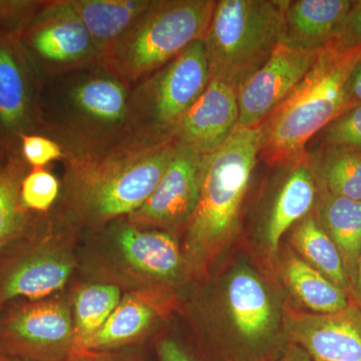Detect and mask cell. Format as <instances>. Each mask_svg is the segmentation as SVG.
I'll return each instance as SVG.
<instances>
[{"label":"cell","mask_w":361,"mask_h":361,"mask_svg":"<svg viewBox=\"0 0 361 361\" xmlns=\"http://www.w3.org/2000/svg\"><path fill=\"white\" fill-rule=\"evenodd\" d=\"M270 361H314L311 357L310 353L307 351L304 350L302 348L293 343V342H289L283 349H282L281 353L274 356L272 360Z\"/></svg>","instance_id":"obj_34"},{"label":"cell","mask_w":361,"mask_h":361,"mask_svg":"<svg viewBox=\"0 0 361 361\" xmlns=\"http://www.w3.org/2000/svg\"><path fill=\"white\" fill-rule=\"evenodd\" d=\"M61 193V182L44 168L30 169L20 186L21 205L30 213L49 214Z\"/></svg>","instance_id":"obj_28"},{"label":"cell","mask_w":361,"mask_h":361,"mask_svg":"<svg viewBox=\"0 0 361 361\" xmlns=\"http://www.w3.org/2000/svg\"><path fill=\"white\" fill-rule=\"evenodd\" d=\"M151 2L152 0H68L87 27L101 61Z\"/></svg>","instance_id":"obj_22"},{"label":"cell","mask_w":361,"mask_h":361,"mask_svg":"<svg viewBox=\"0 0 361 361\" xmlns=\"http://www.w3.org/2000/svg\"><path fill=\"white\" fill-rule=\"evenodd\" d=\"M66 361H123L120 357L111 355L110 351H77Z\"/></svg>","instance_id":"obj_36"},{"label":"cell","mask_w":361,"mask_h":361,"mask_svg":"<svg viewBox=\"0 0 361 361\" xmlns=\"http://www.w3.org/2000/svg\"><path fill=\"white\" fill-rule=\"evenodd\" d=\"M224 302L235 337L250 350L267 348L279 329L280 316L267 286L248 267L233 271L226 282Z\"/></svg>","instance_id":"obj_15"},{"label":"cell","mask_w":361,"mask_h":361,"mask_svg":"<svg viewBox=\"0 0 361 361\" xmlns=\"http://www.w3.org/2000/svg\"><path fill=\"white\" fill-rule=\"evenodd\" d=\"M291 244L299 257L322 273L350 296L351 286L341 252L331 238L310 214L293 227Z\"/></svg>","instance_id":"obj_25"},{"label":"cell","mask_w":361,"mask_h":361,"mask_svg":"<svg viewBox=\"0 0 361 361\" xmlns=\"http://www.w3.org/2000/svg\"><path fill=\"white\" fill-rule=\"evenodd\" d=\"M261 141V126L237 128L217 151L203 156L198 204L183 250L188 271L205 269L236 234Z\"/></svg>","instance_id":"obj_4"},{"label":"cell","mask_w":361,"mask_h":361,"mask_svg":"<svg viewBox=\"0 0 361 361\" xmlns=\"http://www.w3.org/2000/svg\"><path fill=\"white\" fill-rule=\"evenodd\" d=\"M42 80L20 37L0 35V149L20 152L21 137L39 132Z\"/></svg>","instance_id":"obj_12"},{"label":"cell","mask_w":361,"mask_h":361,"mask_svg":"<svg viewBox=\"0 0 361 361\" xmlns=\"http://www.w3.org/2000/svg\"><path fill=\"white\" fill-rule=\"evenodd\" d=\"M348 94L355 106L361 104V59L349 78Z\"/></svg>","instance_id":"obj_35"},{"label":"cell","mask_w":361,"mask_h":361,"mask_svg":"<svg viewBox=\"0 0 361 361\" xmlns=\"http://www.w3.org/2000/svg\"><path fill=\"white\" fill-rule=\"evenodd\" d=\"M360 59L361 45L331 44L318 52L305 77L261 125L259 158L277 167L305 155L313 137L355 106L348 82Z\"/></svg>","instance_id":"obj_3"},{"label":"cell","mask_w":361,"mask_h":361,"mask_svg":"<svg viewBox=\"0 0 361 361\" xmlns=\"http://www.w3.org/2000/svg\"><path fill=\"white\" fill-rule=\"evenodd\" d=\"M173 140L130 135L109 146L66 154L51 224L63 231L96 230L145 203L174 156Z\"/></svg>","instance_id":"obj_1"},{"label":"cell","mask_w":361,"mask_h":361,"mask_svg":"<svg viewBox=\"0 0 361 361\" xmlns=\"http://www.w3.org/2000/svg\"><path fill=\"white\" fill-rule=\"evenodd\" d=\"M215 0H152L102 63L134 87L203 40Z\"/></svg>","instance_id":"obj_5"},{"label":"cell","mask_w":361,"mask_h":361,"mask_svg":"<svg viewBox=\"0 0 361 361\" xmlns=\"http://www.w3.org/2000/svg\"><path fill=\"white\" fill-rule=\"evenodd\" d=\"M290 341L315 361H361V310L355 303L331 314L293 313Z\"/></svg>","instance_id":"obj_17"},{"label":"cell","mask_w":361,"mask_h":361,"mask_svg":"<svg viewBox=\"0 0 361 361\" xmlns=\"http://www.w3.org/2000/svg\"><path fill=\"white\" fill-rule=\"evenodd\" d=\"M0 361H23V360H16V358L11 357V356L1 355V353H0Z\"/></svg>","instance_id":"obj_38"},{"label":"cell","mask_w":361,"mask_h":361,"mask_svg":"<svg viewBox=\"0 0 361 361\" xmlns=\"http://www.w3.org/2000/svg\"><path fill=\"white\" fill-rule=\"evenodd\" d=\"M44 1H0V35L20 37Z\"/></svg>","instance_id":"obj_31"},{"label":"cell","mask_w":361,"mask_h":361,"mask_svg":"<svg viewBox=\"0 0 361 361\" xmlns=\"http://www.w3.org/2000/svg\"><path fill=\"white\" fill-rule=\"evenodd\" d=\"M203 155L178 146L174 156L148 200L128 220L140 227L158 230L187 228L200 194Z\"/></svg>","instance_id":"obj_13"},{"label":"cell","mask_w":361,"mask_h":361,"mask_svg":"<svg viewBox=\"0 0 361 361\" xmlns=\"http://www.w3.org/2000/svg\"><path fill=\"white\" fill-rule=\"evenodd\" d=\"M20 245L0 261V308L16 299L40 300L61 290L77 266L71 247L54 236Z\"/></svg>","instance_id":"obj_11"},{"label":"cell","mask_w":361,"mask_h":361,"mask_svg":"<svg viewBox=\"0 0 361 361\" xmlns=\"http://www.w3.org/2000/svg\"><path fill=\"white\" fill-rule=\"evenodd\" d=\"M161 302L160 294L155 289L126 294L103 326L78 351L103 353L139 341L160 319Z\"/></svg>","instance_id":"obj_20"},{"label":"cell","mask_w":361,"mask_h":361,"mask_svg":"<svg viewBox=\"0 0 361 361\" xmlns=\"http://www.w3.org/2000/svg\"><path fill=\"white\" fill-rule=\"evenodd\" d=\"M282 274L292 293L315 314H331L345 310L350 296L319 271L289 254L282 264Z\"/></svg>","instance_id":"obj_23"},{"label":"cell","mask_w":361,"mask_h":361,"mask_svg":"<svg viewBox=\"0 0 361 361\" xmlns=\"http://www.w3.org/2000/svg\"><path fill=\"white\" fill-rule=\"evenodd\" d=\"M315 361V360H314Z\"/></svg>","instance_id":"obj_40"},{"label":"cell","mask_w":361,"mask_h":361,"mask_svg":"<svg viewBox=\"0 0 361 361\" xmlns=\"http://www.w3.org/2000/svg\"><path fill=\"white\" fill-rule=\"evenodd\" d=\"M334 44L342 49L361 45V0L351 4Z\"/></svg>","instance_id":"obj_32"},{"label":"cell","mask_w":361,"mask_h":361,"mask_svg":"<svg viewBox=\"0 0 361 361\" xmlns=\"http://www.w3.org/2000/svg\"><path fill=\"white\" fill-rule=\"evenodd\" d=\"M90 232L101 245L99 265L135 286L134 290L176 284L189 272L184 253L170 232L140 227L127 217Z\"/></svg>","instance_id":"obj_8"},{"label":"cell","mask_w":361,"mask_h":361,"mask_svg":"<svg viewBox=\"0 0 361 361\" xmlns=\"http://www.w3.org/2000/svg\"><path fill=\"white\" fill-rule=\"evenodd\" d=\"M122 297L120 287L113 282H94L78 289L73 298L75 351L103 326Z\"/></svg>","instance_id":"obj_27"},{"label":"cell","mask_w":361,"mask_h":361,"mask_svg":"<svg viewBox=\"0 0 361 361\" xmlns=\"http://www.w3.org/2000/svg\"><path fill=\"white\" fill-rule=\"evenodd\" d=\"M281 177L266 210L262 231L271 254L276 253L280 240L289 229L311 214L317 200L318 187L307 153L277 166Z\"/></svg>","instance_id":"obj_18"},{"label":"cell","mask_w":361,"mask_h":361,"mask_svg":"<svg viewBox=\"0 0 361 361\" xmlns=\"http://www.w3.org/2000/svg\"><path fill=\"white\" fill-rule=\"evenodd\" d=\"M237 90L217 78L206 89L180 121L173 141L178 146L209 155L225 144L238 127Z\"/></svg>","instance_id":"obj_16"},{"label":"cell","mask_w":361,"mask_h":361,"mask_svg":"<svg viewBox=\"0 0 361 361\" xmlns=\"http://www.w3.org/2000/svg\"><path fill=\"white\" fill-rule=\"evenodd\" d=\"M349 0H285L280 44L319 51L334 44L350 8Z\"/></svg>","instance_id":"obj_19"},{"label":"cell","mask_w":361,"mask_h":361,"mask_svg":"<svg viewBox=\"0 0 361 361\" xmlns=\"http://www.w3.org/2000/svg\"><path fill=\"white\" fill-rule=\"evenodd\" d=\"M230 361H234V360H230Z\"/></svg>","instance_id":"obj_39"},{"label":"cell","mask_w":361,"mask_h":361,"mask_svg":"<svg viewBox=\"0 0 361 361\" xmlns=\"http://www.w3.org/2000/svg\"><path fill=\"white\" fill-rule=\"evenodd\" d=\"M132 90L102 61L42 78L39 134L65 154L121 141L133 135Z\"/></svg>","instance_id":"obj_2"},{"label":"cell","mask_w":361,"mask_h":361,"mask_svg":"<svg viewBox=\"0 0 361 361\" xmlns=\"http://www.w3.org/2000/svg\"><path fill=\"white\" fill-rule=\"evenodd\" d=\"M350 301L361 310V254L360 260H358L357 268H356L353 289H351Z\"/></svg>","instance_id":"obj_37"},{"label":"cell","mask_w":361,"mask_h":361,"mask_svg":"<svg viewBox=\"0 0 361 361\" xmlns=\"http://www.w3.org/2000/svg\"><path fill=\"white\" fill-rule=\"evenodd\" d=\"M30 170L20 152L4 156L0 164V252L23 238L32 222L20 202V186Z\"/></svg>","instance_id":"obj_26"},{"label":"cell","mask_w":361,"mask_h":361,"mask_svg":"<svg viewBox=\"0 0 361 361\" xmlns=\"http://www.w3.org/2000/svg\"><path fill=\"white\" fill-rule=\"evenodd\" d=\"M157 353L161 361H195L188 349L174 339L166 338L159 342Z\"/></svg>","instance_id":"obj_33"},{"label":"cell","mask_w":361,"mask_h":361,"mask_svg":"<svg viewBox=\"0 0 361 361\" xmlns=\"http://www.w3.org/2000/svg\"><path fill=\"white\" fill-rule=\"evenodd\" d=\"M20 153L30 169L44 168L51 161H63L66 158L65 151L58 142L39 133L21 137Z\"/></svg>","instance_id":"obj_30"},{"label":"cell","mask_w":361,"mask_h":361,"mask_svg":"<svg viewBox=\"0 0 361 361\" xmlns=\"http://www.w3.org/2000/svg\"><path fill=\"white\" fill-rule=\"evenodd\" d=\"M319 51H294L278 45L264 65L237 90V128L260 127L305 77Z\"/></svg>","instance_id":"obj_14"},{"label":"cell","mask_w":361,"mask_h":361,"mask_svg":"<svg viewBox=\"0 0 361 361\" xmlns=\"http://www.w3.org/2000/svg\"><path fill=\"white\" fill-rule=\"evenodd\" d=\"M318 146H337L361 151V104L330 123L317 135Z\"/></svg>","instance_id":"obj_29"},{"label":"cell","mask_w":361,"mask_h":361,"mask_svg":"<svg viewBox=\"0 0 361 361\" xmlns=\"http://www.w3.org/2000/svg\"><path fill=\"white\" fill-rule=\"evenodd\" d=\"M285 0H218L203 39L210 78L238 90L280 44Z\"/></svg>","instance_id":"obj_6"},{"label":"cell","mask_w":361,"mask_h":361,"mask_svg":"<svg viewBox=\"0 0 361 361\" xmlns=\"http://www.w3.org/2000/svg\"><path fill=\"white\" fill-rule=\"evenodd\" d=\"M75 351L70 304L58 297L18 304L0 318V353L23 361H66Z\"/></svg>","instance_id":"obj_9"},{"label":"cell","mask_w":361,"mask_h":361,"mask_svg":"<svg viewBox=\"0 0 361 361\" xmlns=\"http://www.w3.org/2000/svg\"><path fill=\"white\" fill-rule=\"evenodd\" d=\"M314 210L318 224L341 252L353 289L361 254V201L318 189Z\"/></svg>","instance_id":"obj_21"},{"label":"cell","mask_w":361,"mask_h":361,"mask_svg":"<svg viewBox=\"0 0 361 361\" xmlns=\"http://www.w3.org/2000/svg\"><path fill=\"white\" fill-rule=\"evenodd\" d=\"M318 189L361 201V151L337 146H318L306 151Z\"/></svg>","instance_id":"obj_24"},{"label":"cell","mask_w":361,"mask_h":361,"mask_svg":"<svg viewBox=\"0 0 361 361\" xmlns=\"http://www.w3.org/2000/svg\"><path fill=\"white\" fill-rule=\"evenodd\" d=\"M210 80L203 40H197L160 70L133 87V134L173 140L176 129Z\"/></svg>","instance_id":"obj_7"},{"label":"cell","mask_w":361,"mask_h":361,"mask_svg":"<svg viewBox=\"0 0 361 361\" xmlns=\"http://www.w3.org/2000/svg\"><path fill=\"white\" fill-rule=\"evenodd\" d=\"M20 39L40 80L101 61L68 0L44 1Z\"/></svg>","instance_id":"obj_10"}]
</instances>
